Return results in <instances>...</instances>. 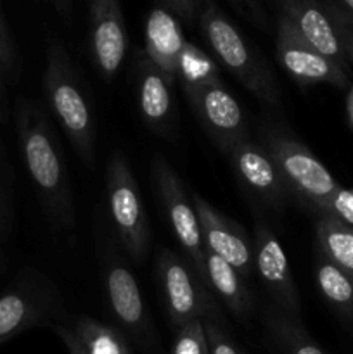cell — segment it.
<instances>
[{
	"label": "cell",
	"instance_id": "cell-30",
	"mask_svg": "<svg viewBox=\"0 0 353 354\" xmlns=\"http://www.w3.org/2000/svg\"><path fill=\"white\" fill-rule=\"evenodd\" d=\"M10 178L7 175V169L3 162L0 161V239L6 237L7 230L10 225V213H12V206H10Z\"/></svg>",
	"mask_w": 353,
	"mask_h": 354
},
{
	"label": "cell",
	"instance_id": "cell-1",
	"mask_svg": "<svg viewBox=\"0 0 353 354\" xmlns=\"http://www.w3.org/2000/svg\"><path fill=\"white\" fill-rule=\"evenodd\" d=\"M16 128L21 156L45 216L57 230H73L76 214L68 161L48 114L33 100L21 99Z\"/></svg>",
	"mask_w": 353,
	"mask_h": 354
},
{
	"label": "cell",
	"instance_id": "cell-16",
	"mask_svg": "<svg viewBox=\"0 0 353 354\" xmlns=\"http://www.w3.org/2000/svg\"><path fill=\"white\" fill-rule=\"evenodd\" d=\"M173 80L168 78L144 52L138 48L134 57V86L138 114L149 130L168 137L175 130Z\"/></svg>",
	"mask_w": 353,
	"mask_h": 354
},
{
	"label": "cell",
	"instance_id": "cell-11",
	"mask_svg": "<svg viewBox=\"0 0 353 354\" xmlns=\"http://www.w3.org/2000/svg\"><path fill=\"white\" fill-rule=\"evenodd\" d=\"M275 57L280 68L300 85H348L346 69L315 50L289 19L279 14L275 28Z\"/></svg>",
	"mask_w": 353,
	"mask_h": 354
},
{
	"label": "cell",
	"instance_id": "cell-7",
	"mask_svg": "<svg viewBox=\"0 0 353 354\" xmlns=\"http://www.w3.org/2000/svg\"><path fill=\"white\" fill-rule=\"evenodd\" d=\"M159 286L168 320L175 330L192 320H203L220 313L217 299L199 279L192 265L168 248L159 249L156 258Z\"/></svg>",
	"mask_w": 353,
	"mask_h": 354
},
{
	"label": "cell",
	"instance_id": "cell-27",
	"mask_svg": "<svg viewBox=\"0 0 353 354\" xmlns=\"http://www.w3.org/2000/svg\"><path fill=\"white\" fill-rule=\"evenodd\" d=\"M322 6L325 7L332 24H334L336 33H338L339 41H341V47L345 50L346 59H350L353 62V16H350L346 10H343L332 0H324Z\"/></svg>",
	"mask_w": 353,
	"mask_h": 354
},
{
	"label": "cell",
	"instance_id": "cell-15",
	"mask_svg": "<svg viewBox=\"0 0 353 354\" xmlns=\"http://www.w3.org/2000/svg\"><path fill=\"white\" fill-rule=\"evenodd\" d=\"M190 199L196 207L204 249L234 266L242 279H249L255 272V259L253 242L244 228L197 192H190Z\"/></svg>",
	"mask_w": 353,
	"mask_h": 354
},
{
	"label": "cell",
	"instance_id": "cell-8",
	"mask_svg": "<svg viewBox=\"0 0 353 354\" xmlns=\"http://www.w3.org/2000/svg\"><path fill=\"white\" fill-rule=\"evenodd\" d=\"M151 169L156 194L161 201L163 211H165L166 220L172 227L173 235L182 245L183 252L187 254L199 279L208 286L206 266H204V244L192 199L183 187L179 173L166 161V158H163L161 154H156L152 159Z\"/></svg>",
	"mask_w": 353,
	"mask_h": 354
},
{
	"label": "cell",
	"instance_id": "cell-5",
	"mask_svg": "<svg viewBox=\"0 0 353 354\" xmlns=\"http://www.w3.org/2000/svg\"><path fill=\"white\" fill-rule=\"evenodd\" d=\"M68 308L54 280L26 270L0 296V344L33 327L62 325Z\"/></svg>",
	"mask_w": 353,
	"mask_h": 354
},
{
	"label": "cell",
	"instance_id": "cell-2",
	"mask_svg": "<svg viewBox=\"0 0 353 354\" xmlns=\"http://www.w3.org/2000/svg\"><path fill=\"white\" fill-rule=\"evenodd\" d=\"M44 93L52 116L80 161L89 169L96 168V109L71 54L59 38L48 40Z\"/></svg>",
	"mask_w": 353,
	"mask_h": 354
},
{
	"label": "cell",
	"instance_id": "cell-34",
	"mask_svg": "<svg viewBox=\"0 0 353 354\" xmlns=\"http://www.w3.org/2000/svg\"><path fill=\"white\" fill-rule=\"evenodd\" d=\"M35 2H44L54 7L55 12L59 14L66 24H71L73 21V9H75V0H35Z\"/></svg>",
	"mask_w": 353,
	"mask_h": 354
},
{
	"label": "cell",
	"instance_id": "cell-37",
	"mask_svg": "<svg viewBox=\"0 0 353 354\" xmlns=\"http://www.w3.org/2000/svg\"><path fill=\"white\" fill-rule=\"evenodd\" d=\"M3 100H6V88H3L2 75H0V113L3 111Z\"/></svg>",
	"mask_w": 353,
	"mask_h": 354
},
{
	"label": "cell",
	"instance_id": "cell-4",
	"mask_svg": "<svg viewBox=\"0 0 353 354\" xmlns=\"http://www.w3.org/2000/svg\"><path fill=\"white\" fill-rule=\"evenodd\" d=\"M258 133L260 144L270 154L291 196L298 201L315 211L338 189L339 183L331 171L289 130L273 121H262Z\"/></svg>",
	"mask_w": 353,
	"mask_h": 354
},
{
	"label": "cell",
	"instance_id": "cell-10",
	"mask_svg": "<svg viewBox=\"0 0 353 354\" xmlns=\"http://www.w3.org/2000/svg\"><path fill=\"white\" fill-rule=\"evenodd\" d=\"M104 289L118 328L142 348H151L156 342L151 315L145 310L137 280L118 258L104 259Z\"/></svg>",
	"mask_w": 353,
	"mask_h": 354
},
{
	"label": "cell",
	"instance_id": "cell-3",
	"mask_svg": "<svg viewBox=\"0 0 353 354\" xmlns=\"http://www.w3.org/2000/svg\"><path fill=\"white\" fill-rule=\"evenodd\" d=\"M196 24L213 57L246 86L248 92L270 109H282L279 85L266 59L239 31L215 0H197Z\"/></svg>",
	"mask_w": 353,
	"mask_h": 354
},
{
	"label": "cell",
	"instance_id": "cell-31",
	"mask_svg": "<svg viewBox=\"0 0 353 354\" xmlns=\"http://www.w3.org/2000/svg\"><path fill=\"white\" fill-rule=\"evenodd\" d=\"M159 7L170 10L180 23L194 26L197 19V0H154Z\"/></svg>",
	"mask_w": 353,
	"mask_h": 354
},
{
	"label": "cell",
	"instance_id": "cell-38",
	"mask_svg": "<svg viewBox=\"0 0 353 354\" xmlns=\"http://www.w3.org/2000/svg\"><path fill=\"white\" fill-rule=\"evenodd\" d=\"M82 2H87V0H82Z\"/></svg>",
	"mask_w": 353,
	"mask_h": 354
},
{
	"label": "cell",
	"instance_id": "cell-24",
	"mask_svg": "<svg viewBox=\"0 0 353 354\" xmlns=\"http://www.w3.org/2000/svg\"><path fill=\"white\" fill-rule=\"evenodd\" d=\"M176 82L180 83L183 92L196 88V86L221 83L220 76H218V66L215 64L213 59L190 41H187L185 48L180 55Z\"/></svg>",
	"mask_w": 353,
	"mask_h": 354
},
{
	"label": "cell",
	"instance_id": "cell-29",
	"mask_svg": "<svg viewBox=\"0 0 353 354\" xmlns=\"http://www.w3.org/2000/svg\"><path fill=\"white\" fill-rule=\"evenodd\" d=\"M17 69H19V57H17L16 45L10 37L6 19L0 12V75L6 78H12L16 76Z\"/></svg>",
	"mask_w": 353,
	"mask_h": 354
},
{
	"label": "cell",
	"instance_id": "cell-19",
	"mask_svg": "<svg viewBox=\"0 0 353 354\" xmlns=\"http://www.w3.org/2000/svg\"><path fill=\"white\" fill-rule=\"evenodd\" d=\"M204 266H206L208 287L213 290L215 296L239 318L248 315L251 303L237 270L206 249H204Z\"/></svg>",
	"mask_w": 353,
	"mask_h": 354
},
{
	"label": "cell",
	"instance_id": "cell-13",
	"mask_svg": "<svg viewBox=\"0 0 353 354\" xmlns=\"http://www.w3.org/2000/svg\"><path fill=\"white\" fill-rule=\"evenodd\" d=\"M253 259L263 287L277 310L293 318H300L301 304L296 283L291 273L289 259L279 239L270 225L255 213V232H253Z\"/></svg>",
	"mask_w": 353,
	"mask_h": 354
},
{
	"label": "cell",
	"instance_id": "cell-17",
	"mask_svg": "<svg viewBox=\"0 0 353 354\" xmlns=\"http://www.w3.org/2000/svg\"><path fill=\"white\" fill-rule=\"evenodd\" d=\"M279 12L293 23L317 52L346 68V55L327 10L318 0H277Z\"/></svg>",
	"mask_w": 353,
	"mask_h": 354
},
{
	"label": "cell",
	"instance_id": "cell-21",
	"mask_svg": "<svg viewBox=\"0 0 353 354\" xmlns=\"http://www.w3.org/2000/svg\"><path fill=\"white\" fill-rule=\"evenodd\" d=\"M318 254L353 273V228L329 216H320L315 227Z\"/></svg>",
	"mask_w": 353,
	"mask_h": 354
},
{
	"label": "cell",
	"instance_id": "cell-18",
	"mask_svg": "<svg viewBox=\"0 0 353 354\" xmlns=\"http://www.w3.org/2000/svg\"><path fill=\"white\" fill-rule=\"evenodd\" d=\"M185 44L182 23L170 10L159 6L152 7L145 17L144 52L173 82H176L180 55Z\"/></svg>",
	"mask_w": 353,
	"mask_h": 354
},
{
	"label": "cell",
	"instance_id": "cell-26",
	"mask_svg": "<svg viewBox=\"0 0 353 354\" xmlns=\"http://www.w3.org/2000/svg\"><path fill=\"white\" fill-rule=\"evenodd\" d=\"M315 213H318L320 216L334 218V220L345 223L346 227L353 228V189H345L339 185L332 192V196L327 197L315 209Z\"/></svg>",
	"mask_w": 353,
	"mask_h": 354
},
{
	"label": "cell",
	"instance_id": "cell-28",
	"mask_svg": "<svg viewBox=\"0 0 353 354\" xmlns=\"http://www.w3.org/2000/svg\"><path fill=\"white\" fill-rule=\"evenodd\" d=\"M210 354H241L220 325V313L203 318Z\"/></svg>",
	"mask_w": 353,
	"mask_h": 354
},
{
	"label": "cell",
	"instance_id": "cell-33",
	"mask_svg": "<svg viewBox=\"0 0 353 354\" xmlns=\"http://www.w3.org/2000/svg\"><path fill=\"white\" fill-rule=\"evenodd\" d=\"M51 330L54 332L59 339H61V342L64 344L66 351H68L69 354H87L85 349H83V346L80 344V341L76 339V335L73 334V332L69 330L66 325H52Z\"/></svg>",
	"mask_w": 353,
	"mask_h": 354
},
{
	"label": "cell",
	"instance_id": "cell-36",
	"mask_svg": "<svg viewBox=\"0 0 353 354\" xmlns=\"http://www.w3.org/2000/svg\"><path fill=\"white\" fill-rule=\"evenodd\" d=\"M332 2H334V0H332ZM334 3H338L343 10H346L350 16H353V0H338V2Z\"/></svg>",
	"mask_w": 353,
	"mask_h": 354
},
{
	"label": "cell",
	"instance_id": "cell-35",
	"mask_svg": "<svg viewBox=\"0 0 353 354\" xmlns=\"http://www.w3.org/2000/svg\"><path fill=\"white\" fill-rule=\"evenodd\" d=\"M346 116H348L350 124L353 127V86L350 88L348 95H346Z\"/></svg>",
	"mask_w": 353,
	"mask_h": 354
},
{
	"label": "cell",
	"instance_id": "cell-22",
	"mask_svg": "<svg viewBox=\"0 0 353 354\" xmlns=\"http://www.w3.org/2000/svg\"><path fill=\"white\" fill-rule=\"evenodd\" d=\"M266 327L282 354H324L308 335L300 318H293L275 306L266 310Z\"/></svg>",
	"mask_w": 353,
	"mask_h": 354
},
{
	"label": "cell",
	"instance_id": "cell-23",
	"mask_svg": "<svg viewBox=\"0 0 353 354\" xmlns=\"http://www.w3.org/2000/svg\"><path fill=\"white\" fill-rule=\"evenodd\" d=\"M315 282L322 296L332 306L353 317V273L318 254L315 263Z\"/></svg>",
	"mask_w": 353,
	"mask_h": 354
},
{
	"label": "cell",
	"instance_id": "cell-32",
	"mask_svg": "<svg viewBox=\"0 0 353 354\" xmlns=\"http://www.w3.org/2000/svg\"><path fill=\"white\" fill-rule=\"evenodd\" d=\"M227 2L234 7V10L239 16L248 19L249 23H253L255 26L266 30L269 19H266V14L265 10H263L260 0H227Z\"/></svg>",
	"mask_w": 353,
	"mask_h": 354
},
{
	"label": "cell",
	"instance_id": "cell-12",
	"mask_svg": "<svg viewBox=\"0 0 353 354\" xmlns=\"http://www.w3.org/2000/svg\"><path fill=\"white\" fill-rule=\"evenodd\" d=\"M215 147L227 154L248 137V124L241 104L224 83L196 86L183 92Z\"/></svg>",
	"mask_w": 353,
	"mask_h": 354
},
{
	"label": "cell",
	"instance_id": "cell-20",
	"mask_svg": "<svg viewBox=\"0 0 353 354\" xmlns=\"http://www.w3.org/2000/svg\"><path fill=\"white\" fill-rule=\"evenodd\" d=\"M62 325L76 335L87 354H132L127 335L113 325L100 324L87 315L68 317Z\"/></svg>",
	"mask_w": 353,
	"mask_h": 354
},
{
	"label": "cell",
	"instance_id": "cell-6",
	"mask_svg": "<svg viewBox=\"0 0 353 354\" xmlns=\"http://www.w3.org/2000/svg\"><path fill=\"white\" fill-rule=\"evenodd\" d=\"M106 203L114 237L134 261L142 263L151 245V225L137 180L120 151L106 166Z\"/></svg>",
	"mask_w": 353,
	"mask_h": 354
},
{
	"label": "cell",
	"instance_id": "cell-9",
	"mask_svg": "<svg viewBox=\"0 0 353 354\" xmlns=\"http://www.w3.org/2000/svg\"><path fill=\"white\" fill-rule=\"evenodd\" d=\"M239 185L248 194L253 207L282 213L291 194L279 169L260 142L246 138L225 154Z\"/></svg>",
	"mask_w": 353,
	"mask_h": 354
},
{
	"label": "cell",
	"instance_id": "cell-14",
	"mask_svg": "<svg viewBox=\"0 0 353 354\" xmlns=\"http://www.w3.org/2000/svg\"><path fill=\"white\" fill-rule=\"evenodd\" d=\"M90 59L104 82L120 71L127 54V26L121 0H87Z\"/></svg>",
	"mask_w": 353,
	"mask_h": 354
},
{
	"label": "cell",
	"instance_id": "cell-25",
	"mask_svg": "<svg viewBox=\"0 0 353 354\" xmlns=\"http://www.w3.org/2000/svg\"><path fill=\"white\" fill-rule=\"evenodd\" d=\"M172 354H210L203 320H192L176 330Z\"/></svg>",
	"mask_w": 353,
	"mask_h": 354
}]
</instances>
